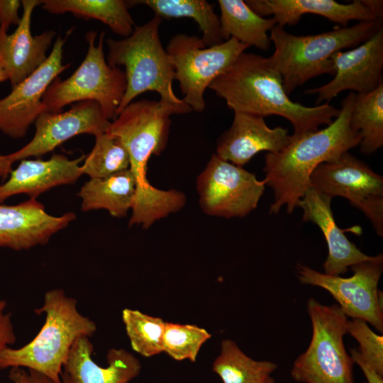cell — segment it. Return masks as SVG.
<instances>
[{"label": "cell", "instance_id": "1", "mask_svg": "<svg viewBox=\"0 0 383 383\" xmlns=\"http://www.w3.org/2000/svg\"><path fill=\"white\" fill-rule=\"evenodd\" d=\"M172 114H176L175 111L160 101L138 100L124 107L107 131L126 147L130 157L129 169L136 182L129 226L140 225L147 229L186 204L183 192L156 188L147 177L150 157L160 155L167 146Z\"/></svg>", "mask_w": 383, "mask_h": 383}, {"label": "cell", "instance_id": "2", "mask_svg": "<svg viewBox=\"0 0 383 383\" xmlns=\"http://www.w3.org/2000/svg\"><path fill=\"white\" fill-rule=\"evenodd\" d=\"M234 112L262 117L277 115L287 118L299 136L329 125L339 113L328 103L306 106L292 101L285 92L279 72L269 57L243 52L209 86Z\"/></svg>", "mask_w": 383, "mask_h": 383}, {"label": "cell", "instance_id": "3", "mask_svg": "<svg viewBox=\"0 0 383 383\" xmlns=\"http://www.w3.org/2000/svg\"><path fill=\"white\" fill-rule=\"evenodd\" d=\"M355 96L352 92L343 99L338 115L325 128L299 136L290 135L282 150L265 155L264 180L274 196L270 213H278L284 205L292 213L310 187L316 168L360 145L361 136L351 123Z\"/></svg>", "mask_w": 383, "mask_h": 383}, {"label": "cell", "instance_id": "4", "mask_svg": "<svg viewBox=\"0 0 383 383\" xmlns=\"http://www.w3.org/2000/svg\"><path fill=\"white\" fill-rule=\"evenodd\" d=\"M77 301L62 289L45 292L43 305L35 313L45 314L39 333L19 348L9 347L0 353V370L21 367L38 372L55 383L61 382L63 365L70 350L82 336L91 337L96 323L77 309Z\"/></svg>", "mask_w": 383, "mask_h": 383}, {"label": "cell", "instance_id": "5", "mask_svg": "<svg viewBox=\"0 0 383 383\" xmlns=\"http://www.w3.org/2000/svg\"><path fill=\"white\" fill-rule=\"evenodd\" d=\"M162 19L155 16L146 23L135 26L131 35L121 40L108 38L106 62L111 67H125L127 86L117 111L119 112L140 94L155 91L162 105L176 114L187 113L192 109L173 91L174 67L160 38Z\"/></svg>", "mask_w": 383, "mask_h": 383}, {"label": "cell", "instance_id": "6", "mask_svg": "<svg viewBox=\"0 0 383 383\" xmlns=\"http://www.w3.org/2000/svg\"><path fill=\"white\" fill-rule=\"evenodd\" d=\"M382 19L337 27L311 35H296L276 25L270 30L275 50L269 60L282 79L289 95L297 87L323 74H335L331 56L344 48L357 46L382 28Z\"/></svg>", "mask_w": 383, "mask_h": 383}, {"label": "cell", "instance_id": "7", "mask_svg": "<svg viewBox=\"0 0 383 383\" xmlns=\"http://www.w3.org/2000/svg\"><path fill=\"white\" fill-rule=\"evenodd\" d=\"M96 35L94 30L87 33V52L74 72L65 80L56 77L48 87L43 96L45 111L58 113L72 103L95 101L109 121L116 118L126 89V76L124 70L109 66L105 60V32L101 33L97 45Z\"/></svg>", "mask_w": 383, "mask_h": 383}, {"label": "cell", "instance_id": "8", "mask_svg": "<svg viewBox=\"0 0 383 383\" xmlns=\"http://www.w3.org/2000/svg\"><path fill=\"white\" fill-rule=\"evenodd\" d=\"M307 312L312 337L293 364L292 378L303 383H354V362L343 343L348 316L338 304L324 305L313 297L307 301Z\"/></svg>", "mask_w": 383, "mask_h": 383}, {"label": "cell", "instance_id": "9", "mask_svg": "<svg viewBox=\"0 0 383 383\" xmlns=\"http://www.w3.org/2000/svg\"><path fill=\"white\" fill-rule=\"evenodd\" d=\"M249 47L233 38L206 47L201 38L177 34L168 42L166 51L179 82L182 100L192 111L205 109L204 92Z\"/></svg>", "mask_w": 383, "mask_h": 383}, {"label": "cell", "instance_id": "10", "mask_svg": "<svg viewBox=\"0 0 383 383\" xmlns=\"http://www.w3.org/2000/svg\"><path fill=\"white\" fill-rule=\"evenodd\" d=\"M350 268L353 274L345 278L299 265L298 279L302 284L326 290L348 317L364 320L382 333V293L378 289V284L383 270V255Z\"/></svg>", "mask_w": 383, "mask_h": 383}, {"label": "cell", "instance_id": "11", "mask_svg": "<svg viewBox=\"0 0 383 383\" xmlns=\"http://www.w3.org/2000/svg\"><path fill=\"white\" fill-rule=\"evenodd\" d=\"M266 183L254 173L213 155L196 179L201 210L211 216L244 217L255 209Z\"/></svg>", "mask_w": 383, "mask_h": 383}, {"label": "cell", "instance_id": "12", "mask_svg": "<svg viewBox=\"0 0 383 383\" xmlns=\"http://www.w3.org/2000/svg\"><path fill=\"white\" fill-rule=\"evenodd\" d=\"M310 187L332 198L347 199L383 236V177L364 162L345 152L318 165L311 176Z\"/></svg>", "mask_w": 383, "mask_h": 383}, {"label": "cell", "instance_id": "13", "mask_svg": "<svg viewBox=\"0 0 383 383\" xmlns=\"http://www.w3.org/2000/svg\"><path fill=\"white\" fill-rule=\"evenodd\" d=\"M72 30L65 38L58 35L45 62L33 74L12 87L0 98V132L13 139L24 138L33 123L45 111L43 96L52 81L70 64H62L63 47Z\"/></svg>", "mask_w": 383, "mask_h": 383}, {"label": "cell", "instance_id": "14", "mask_svg": "<svg viewBox=\"0 0 383 383\" xmlns=\"http://www.w3.org/2000/svg\"><path fill=\"white\" fill-rule=\"evenodd\" d=\"M111 121L95 101L77 102L63 112L44 111L35 122V131L30 142L6 155L12 163L29 157L47 154L65 141L81 134L96 135L107 132Z\"/></svg>", "mask_w": 383, "mask_h": 383}, {"label": "cell", "instance_id": "15", "mask_svg": "<svg viewBox=\"0 0 383 383\" xmlns=\"http://www.w3.org/2000/svg\"><path fill=\"white\" fill-rule=\"evenodd\" d=\"M335 69L333 79L327 84L306 90L316 94V103L329 101L345 90L366 94L382 84L383 29L369 39L347 51H338L331 56Z\"/></svg>", "mask_w": 383, "mask_h": 383}, {"label": "cell", "instance_id": "16", "mask_svg": "<svg viewBox=\"0 0 383 383\" xmlns=\"http://www.w3.org/2000/svg\"><path fill=\"white\" fill-rule=\"evenodd\" d=\"M73 212L48 213L37 199L15 205L0 204V248L28 250L49 242L53 235L74 221Z\"/></svg>", "mask_w": 383, "mask_h": 383}, {"label": "cell", "instance_id": "17", "mask_svg": "<svg viewBox=\"0 0 383 383\" xmlns=\"http://www.w3.org/2000/svg\"><path fill=\"white\" fill-rule=\"evenodd\" d=\"M247 5L257 14L273 15L277 25L284 27L298 23L307 13L319 15L347 27L351 20L371 21L382 18V1L355 0L340 4L333 0H247Z\"/></svg>", "mask_w": 383, "mask_h": 383}, {"label": "cell", "instance_id": "18", "mask_svg": "<svg viewBox=\"0 0 383 383\" xmlns=\"http://www.w3.org/2000/svg\"><path fill=\"white\" fill-rule=\"evenodd\" d=\"M23 13L13 33L0 28V62L12 87L23 82L47 60L55 32L45 30L39 35L31 33V18L34 9L41 4L38 0H22Z\"/></svg>", "mask_w": 383, "mask_h": 383}, {"label": "cell", "instance_id": "19", "mask_svg": "<svg viewBox=\"0 0 383 383\" xmlns=\"http://www.w3.org/2000/svg\"><path fill=\"white\" fill-rule=\"evenodd\" d=\"M332 197L310 187L298 203L303 210V220L316 224L323 234L328 246V256L323 267L329 275L345 274L357 263L372 260L376 256H369L360 251L350 241L345 233L361 234V228L354 226L340 228L335 223L331 210Z\"/></svg>", "mask_w": 383, "mask_h": 383}, {"label": "cell", "instance_id": "20", "mask_svg": "<svg viewBox=\"0 0 383 383\" xmlns=\"http://www.w3.org/2000/svg\"><path fill=\"white\" fill-rule=\"evenodd\" d=\"M289 139L287 129L281 126L270 128L262 116L234 112L231 127L218 140L216 155L243 167L260 152H279Z\"/></svg>", "mask_w": 383, "mask_h": 383}, {"label": "cell", "instance_id": "21", "mask_svg": "<svg viewBox=\"0 0 383 383\" xmlns=\"http://www.w3.org/2000/svg\"><path fill=\"white\" fill-rule=\"evenodd\" d=\"M93 351L89 337L77 338L63 365L61 382L129 383L141 371L138 359L125 349H110L107 367H101L92 360Z\"/></svg>", "mask_w": 383, "mask_h": 383}, {"label": "cell", "instance_id": "22", "mask_svg": "<svg viewBox=\"0 0 383 383\" xmlns=\"http://www.w3.org/2000/svg\"><path fill=\"white\" fill-rule=\"evenodd\" d=\"M84 158L82 155L70 160L64 155L55 154L47 160H21L9 179L0 185V204L17 194L37 199L53 187L75 183L83 174L80 163Z\"/></svg>", "mask_w": 383, "mask_h": 383}, {"label": "cell", "instance_id": "23", "mask_svg": "<svg viewBox=\"0 0 383 383\" xmlns=\"http://www.w3.org/2000/svg\"><path fill=\"white\" fill-rule=\"evenodd\" d=\"M136 193L135 179L130 169L100 179H89L77 195L81 209H106L111 216L124 217L132 209Z\"/></svg>", "mask_w": 383, "mask_h": 383}, {"label": "cell", "instance_id": "24", "mask_svg": "<svg viewBox=\"0 0 383 383\" xmlns=\"http://www.w3.org/2000/svg\"><path fill=\"white\" fill-rule=\"evenodd\" d=\"M223 38H233L248 47L265 51L271 45L267 31L277 25L273 18H265L242 0H218Z\"/></svg>", "mask_w": 383, "mask_h": 383}, {"label": "cell", "instance_id": "25", "mask_svg": "<svg viewBox=\"0 0 383 383\" xmlns=\"http://www.w3.org/2000/svg\"><path fill=\"white\" fill-rule=\"evenodd\" d=\"M41 5L43 10L52 14L71 13L85 20H98L124 38L131 35L135 26L127 1L43 0Z\"/></svg>", "mask_w": 383, "mask_h": 383}, {"label": "cell", "instance_id": "26", "mask_svg": "<svg viewBox=\"0 0 383 383\" xmlns=\"http://www.w3.org/2000/svg\"><path fill=\"white\" fill-rule=\"evenodd\" d=\"M129 7L145 4L163 18L187 17L194 20L202 33L201 40L206 47L224 41L219 16L212 5L205 0H144L127 1Z\"/></svg>", "mask_w": 383, "mask_h": 383}, {"label": "cell", "instance_id": "27", "mask_svg": "<svg viewBox=\"0 0 383 383\" xmlns=\"http://www.w3.org/2000/svg\"><path fill=\"white\" fill-rule=\"evenodd\" d=\"M277 368L274 362L253 360L230 339L221 342L220 354L212 365L223 383H265Z\"/></svg>", "mask_w": 383, "mask_h": 383}, {"label": "cell", "instance_id": "28", "mask_svg": "<svg viewBox=\"0 0 383 383\" xmlns=\"http://www.w3.org/2000/svg\"><path fill=\"white\" fill-rule=\"evenodd\" d=\"M351 123L360 133V152L372 154L383 145V83L366 94H356Z\"/></svg>", "mask_w": 383, "mask_h": 383}, {"label": "cell", "instance_id": "29", "mask_svg": "<svg viewBox=\"0 0 383 383\" xmlns=\"http://www.w3.org/2000/svg\"><path fill=\"white\" fill-rule=\"evenodd\" d=\"M94 137V145L81 165L83 174L100 179L130 168L129 154L118 138L108 132Z\"/></svg>", "mask_w": 383, "mask_h": 383}, {"label": "cell", "instance_id": "30", "mask_svg": "<svg viewBox=\"0 0 383 383\" xmlns=\"http://www.w3.org/2000/svg\"><path fill=\"white\" fill-rule=\"evenodd\" d=\"M122 320L135 352L146 357L163 352L165 322L161 318L127 308L122 311Z\"/></svg>", "mask_w": 383, "mask_h": 383}, {"label": "cell", "instance_id": "31", "mask_svg": "<svg viewBox=\"0 0 383 383\" xmlns=\"http://www.w3.org/2000/svg\"><path fill=\"white\" fill-rule=\"evenodd\" d=\"M211 337L206 329L195 325L165 322L163 352L176 360L195 362L201 346Z\"/></svg>", "mask_w": 383, "mask_h": 383}, {"label": "cell", "instance_id": "32", "mask_svg": "<svg viewBox=\"0 0 383 383\" xmlns=\"http://www.w3.org/2000/svg\"><path fill=\"white\" fill-rule=\"evenodd\" d=\"M347 333L359 343V353L369 365L383 376V336L375 333L364 320L352 318L347 324Z\"/></svg>", "mask_w": 383, "mask_h": 383}, {"label": "cell", "instance_id": "33", "mask_svg": "<svg viewBox=\"0 0 383 383\" xmlns=\"http://www.w3.org/2000/svg\"><path fill=\"white\" fill-rule=\"evenodd\" d=\"M6 302L0 299V353L16 341L10 313H5Z\"/></svg>", "mask_w": 383, "mask_h": 383}, {"label": "cell", "instance_id": "34", "mask_svg": "<svg viewBox=\"0 0 383 383\" xmlns=\"http://www.w3.org/2000/svg\"><path fill=\"white\" fill-rule=\"evenodd\" d=\"M22 5L19 0H0V28L8 33L11 26H18L21 18L18 10Z\"/></svg>", "mask_w": 383, "mask_h": 383}, {"label": "cell", "instance_id": "35", "mask_svg": "<svg viewBox=\"0 0 383 383\" xmlns=\"http://www.w3.org/2000/svg\"><path fill=\"white\" fill-rule=\"evenodd\" d=\"M9 379L12 383H55L38 372L21 367L10 368Z\"/></svg>", "mask_w": 383, "mask_h": 383}, {"label": "cell", "instance_id": "36", "mask_svg": "<svg viewBox=\"0 0 383 383\" xmlns=\"http://www.w3.org/2000/svg\"><path fill=\"white\" fill-rule=\"evenodd\" d=\"M350 356L354 363H356L363 372L368 383H383L382 376L378 374L365 360L359 351L355 348L350 349Z\"/></svg>", "mask_w": 383, "mask_h": 383}, {"label": "cell", "instance_id": "37", "mask_svg": "<svg viewBox=\"0 0 383 383\" xmlns=\"http://www.w3.org/2000/svg\"><path fill=\"white\" fill-rule=\"evenodd\" d=\"M12 163L6 155L0 154V179H6L12 170Z\"/></svg>", "mask_w": 383, "mask_h": 383}, {"label": "cell", "instance_id": "38", "mask_svg": "<svg viewBox=\"0 0 383 383\" xmlns=\"http://www.w3.org/2000/svg\"><path fill=\"white\" fill-rule=\"evenodd\" d=\"M8 80V77L4 70L1 63L0 62V83L4 82L5 81Z\"/></svg>", "mask_w": 383, "mask_h": 383}, {"label": "cell", "instance_id": "39", "mask_svg": "<svg viewBox=\"0 0 383 383\" xmlns=\"http://www.w3.org/2000/svg\"><path fill=\"white\" fill-rule=\"evenodd\" d=\"M265 383H275L274 382V378H272V377H270L267 381L265 382Z\"/></svg>", "mask_w": 383, "mask_h": 383}, {"label": "cell", "instance_id": "40", "mask_svg": "<svg viewBox=\"0 0 383 383\" xmlns=\"http://www.w3.org/2000/svg\"><path fill=\"white\" fill-rule=\"evenodd\" d=\"M364 383H366V382H364Z\"/></svg>", "mask_w": 383, "mask_h": 383}, {"label": "cell", "instance_id": "41", "mask_svg": "<svg viewBox=\"0 0 383 383\" xmlns=\"http://www.w3.org/2000/svg\"><path fill=\"white\" fill-rule=\"evenodd\" d=\"M130 383V382H129Z\"/></svg>", "mask_w": 383, "mask_h": 383}]
</instances>
